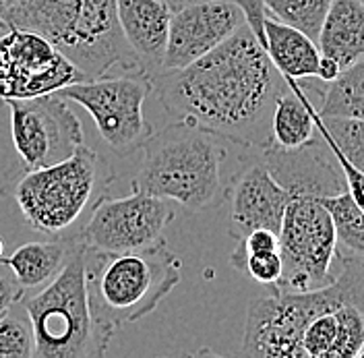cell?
Here are the masks:
<instances>
[{
    "instance_id": "cell-1",
    "label": "cell",
    "mask_w": 364,
    "mask_h": 358,
    "mask_svg": "<svg viewBox=\"0 0 364 358\" xmlns=\"http://www.w3.org/2000/svg\"><path fill=\"white\" fill-rule=\"evenodd\" d=\"M164 110L226 141L263 149L272 145V116L288 81L249 25L199 60L151 77Z\"/></svg>"
},
{
    "instance_id": "cell-2",
    "label": "cell",
    "mask_w": 364,
    "mask_h": 358,
    "mask_svg": "<svg viewBox=\"0 0 364 358\" xmlns=\"http://www.w3.org/2000/svg\"><path fill=\"white\" fill-rule=\"evenodd\" d=\"M0 27L46 38L85 79L104 77L118 65L136 70L118 25L116 0H17L0 17Z\"/></svg>"
},
{
    "instance_id": "cell-3",
    "label": "cell",
    "mask_w": 364,
    "mask_h": 358,
    "mask_svg": "<svg viewBox=\"0 0 364 358\" xmlns=\"http://www.w3.org/2000/svg\"><path fill=\"white\" fill-rule=\"evenodd\" d=\"M222 137L186 120L151 133L143 149L133 189L172 199L186 211H203L226 199L222 162L226 147Z\"/></svg>"
},
{
    "instance_id": "cell-4",
    "label": "cell",
    "mask_w": 364,
    "mask_h": 358,
    "mask_svg": "<svg viewBox=\"0 0 364 358\" xmlns=\"http://www.w3.org/2000/svg\"><path fill=\"white\" fill-rule=\"evenodd\" d=\"M333 280L313 290H279L252 298L247 311L240 354L259 358H304L302 334L321 313L358 305L364 309V259L341 255Z\"/></svg>"
},
{
    "instance_id": "cell-5",
    "label": "cell",
    "mask_w": 364,
    "mask_h": 358,
    "mask_svg": "<svg viewBox=\"0 0 364 358\" xmlns=\"http://www.w3.org/2000/svg\"><path fill=\"white\" fill-rule=\"evenodd\" d=\"M83 268L91 311L112 334L154 313L181 282V261L164 241L120 253L83 246Z\"/></svg>"
},
{
    "instance_id": "cell-6",
    "label": "cell",
    "mask_w": 364,
    "mask_h": 358,
    "mask_svg": "<svg viewBox=\"0 0 364 358\" xmlns=\"http://www.w3.org/2000/svg\"><path fill=\"white\" fill-rule=\"evenodd\" d=\"M25 311L38 358H100L108 352L114 334L91 311L83 245L77 238L65 268L25 302Z\"/></svg>"
},
{
    "instance_id": "cell-7",
    "label": "cell",
    "mask_w": 364,
    "mask_h": 358,
    "mask_svg": "<svg viewBox=\"0 0 364 358\" xmlns=\"http://www.w3.org/2000/svg\"><path fill=\"white\" fill-rule=\"evenodd\" d=\"M114 180V168L93 149L81 145L54 166L25 170L13 197L33 230L60 238L102 197Z\"/></svg>"
},
{
    "instance_id": "cell-8",
    "label": "cell",
    "mask_w": 364,
    "mask_h": 358,
    "mask_svg": "<svg viewBox=\"0 0 364 358\" xmlns=\"http://www.w3.org/2000/svg\"><path fill=\"white\" fill-rule=\"evenodd\" d=\"M277 236L284 271L275 288L313 290L333 280L338 238L333 220L321 199L290 197Z\"/></svg>"
},
{
    "instance_id": "cell-9",
    "label": "cell",
    "mask_w": 364,
    "mask_h": 358,
    "mask_svg": "<svg viewBox=\"0 0 364 358\" xmlns=\"http://www.w3.org/2000/svg\"><path fill=\"white\" fill-rule=\"evenodd\" d=\"M151 90V77L136 73L133 77L83 79L56 93L85 108L108 147L118 156H129L141 149L145 139L154 133L143 114L145 98Z\"/></svg>"
},
{
    "instance_id": "cell-10",
    "label": "cell",
    "mask_w": 364,
    "mask_h": 358,
    "mask_svg": "<svg viewBox=\"0 0 364 358\" xmlns=\"http://www.w3.org/2000/svg\"><path fill=\"white\" fill-rule=\"evenodd\" d=\"M13 145L25 170L54 166L83 145V127L60 93L9 100Z\"/></svg>"
},
{
    "instance_id": "cell-11",
    "label": "cell",
    "mask_w": 364,
    "mask_h": 358,
    "mask_svg": "<svg viewBox=\"0 0 364 358\" xmlns=\"http://www.w3.org/2000/svg\"><path fill=\"white\" fill-rule=\"evenodd\" d=\"M174 216L176 211L168 199L133 189L129 197H102L75 238L97 251H139L164 241V230Z\"/></svg>"
},
{
    "instance_id": "cell-12",
    "label": "cell",
    "mask_w": 364,
    "mask_h": 358,
    "mask_svg": "<svg viewBox=\"0 0 364 358\" xmlns=\"http://www.w3.org/2000/svg\"><path fill=\"white\" fill-rule=\"evenodd\" d=\"M85 75L46 38L17 27L0 33V100L56 93Z\"/></svg>"
},
{
    "instance_id": "cell-13",
    "label": "cell",
    "mask_w": 364,
    "mask_h": 358,
    "mask_svg": "<svg viewBox=\"0 0 364 358\" xmlns=\"http://www.w3.org/2000/svg\"><path fill=\"white\" fill-rule=\"evenodd\" d=\"M240 25H245V15L234 0H199L176 6L161 70L188 67L226 42Z\"/></svg>"
},
{
    "instance_id": "cell-14",
    "label": "cell",
    "mask_w": 364,
    "mask_h": 358,
    "mask_svg": "<svg viewBox=\"0 0 364 358\" xmlns=\"http://www.w3.org/2000/svg\"><path fill=\"white\" fill-rule=\"evenodd\" d=\"M261 159L290 197L302 195L325 199L348 189L338 162H331V149L318 131L315 139L294 149H284L272 143L261 149Z\"/></svg>"
},
{
    "instance_id": "cell-15",
    "label": "cell",
    "mask_w": 364,
    "mask_h": 358,
    "mask_svg": "<svg viewBox=\"0 0 364 358\" xmlns=\"http://www.w3.org/2000/svg\"><path fill=\"white\" fill-rule=\"evenodd\" d=\"M226 197L230 199L228 232L234 241L245 238L257 228L279 232L284 211L290 203V193L275 182L261 156L234 174Z\"/></svg>"
},
{
    "instance_id": "cell-16",
    "label": "cell",
    "mask_w": 364,
    "mask_h": 358,
    "mask_svg": "<svg viewBox=\"0 0 364 358\" xmlns=\"http://www.w3.org/2000/svg\"><path fill=\"white\" fill-rule=\"evenodd\" d=\"M116 15L136 70L149 77L161 73L172 19L168 0H116Z\"/></svg>"
},
{
    "instance_id": "cell-17",
    "label": "cell",
    "mask_w": 364,
    "mask_h": 358,
    "mask_svg": "<svg viewBox=\"0 0 364 358\" xmlns=\"http://www.w3.org/2000/svg\"><path fill=\"white\" fill-rule=\"evenodd\" d=\"M364 350V309L343 305L315 317L302 334L304 358H358Z\"/></svg>"
},
{
    "instance_id": "cell-18",
    "label": "cell",
    "mask_w": 364,
    "mask_h": 358,
    "mask_svg": "<svg viewBox=\"0 0 364 358\" xmlns=\"http://www.w3.org/2000/svg\"><path fill=\"white\" fill-rule=\"evenodd\" d=\"M318 52L333 58L341 70L364 56L363 0H331L317 36Z\"/></svg>"
},
{
    "instance_id": "cell-19",
    "label": "cell",
    "mask_w": 364,
    "mask_h": 358,
    "mask_svg": "<svg viewBox=\"0 0 364 358\" xmlns=\"http://www.w3.org/2000/svg\"><path fill=\"white\" fill-rule=\"evenodd\" d=\"M265 52L272 58L275 68L284 75V79H311L317 73L321 58L317 42L309 38L304 31L296 29L288 23L265 17Z\"/></svg>"
},
{
    "instance_id": "cell-20",
    "label": "cell",
    "mask_w": 364,
    "mask_h": 358,
    "mask_svg": "<svg viewBox=\"0 0 364 358\" xmlns=\"http://www.w3.org/2000/svg\"><path fill=\"white\" fill-rule=\"evenodd\" d=\"M73 248L75 238L67 241L63 236L52 243H27L13 255L0 257V263L13 271L21 290H40L65 268Z\"/></svg>"
},
{
    "instance_id": "cell-21",
    "label": "cell",
    "mask_w": 364,
    "mask_h": 358,
    "mask_svg": "<svg viewBox=\"0 0 364 358\" xmlns=\"http://www.w3.org/2000/svg\"><path fill=\"white\" fill-rule=\"evenodd\" d=\"M286 81L288 90L277 98L273 108L272 143L284 149H294L317 137V110L296 79Z\"/></svg>"
},
{
    "instance_id": "cell-22",
    "label": "cell",
    "mask_w": 364,
    "mask_h": 358,
    "mask_svg": "<svg viewBox=\"0 0 364 358\" xmlns=\"http://www.w3.org/2000/svg\"><path fill=\"white\" fill-rule=\"evenodd\" d=\"M317 112L321 116L364 118V56L352 67L343 68L340 77L329 83Z\"/></svg>"
},
{
    "instance_id": "cell-23",
    "label": "cell",
    "mask_w": 364,
    "mask_h": 358,
    "mask_svg": "<svg viewBox=\"0 0 364 358\" xmlns=\"http://www.w3.org/2000/svg\"><path fill=\"white\" fill-rule=\"evenodd\" d=\"M321 203L333 220L338 246H343L346 255L364 259V211L352 193L346 189L338 195L321 199Z\"/></svg>"
},
{
    "instance_id": "cell-24",
    "label": "cell",
    "mask_w": 364,
    "mask_h": 358,
    "mask_svg": "<svg viewBox=\"0 0 364 358\" xmlns=\"http://www.w3.org/2000/svg\"><path fill=\"white\" fill-rule=\"evenodd\" d=\"M317 131L333 154H340L364 172V118H341L315 114Z\"/></svg>"
},
{
    "instance_id": "cell-25",
    "label": "cell",
    "mask_w": 364,
    "mask_h": 358,
    "mask_svg": "<svg viewBox=\"0 0 364 358\" xmlns=\"http://www.w3.org/2000/svg\"><path fill=\"white\" fill-rule=\"evenodd\" d=\"M263 4L269 17L292 25L317 42L321 23L331 0H263Z\"/></svg>"
},
{
    "instance_id": "cell-26",
    "label": "cell",
    "mask_w": 364,
    "mask_h": 358,
    "mask_svg": "<svg viewBox=\"0 0 364 358\" xmlns=\"http://www.w3.org/2000/svg\"><path fill=\"white\" fill-rule=\"evenodd\" d=\"M0 358H36V342L29 319L0 315Z\"/></svg>"
},
{
    "instance_id": "cell-27",
    "label": "cell",
    "mask_w": 364,
    "mask_h": 358,
    "mask_svg": "<svg viewBox=\"0 0 364 358\" xmlns=\"http://www.w3.org/2000/svg\"><path fill=\"white\" fill-rule=\"evenodd\" d=\"M238 271H245L249 278H252L255 282L259 284H265V286H275L282 278V257H279V251H269V253H255V255H247L240 265Z\"/></svg>"
},
{
    "instance_id": "cell-28",
    "label": "cell",
    "mask_w": 364,
    "mask_h": 358,
    "mask_svg": "<svg viewBox=\"0 0 364 358\" xmlns=\"http://www.w3.org/2000/svg\"><path fill=\"white\" fill-rule=\"evenodd\" d=\"M331 154H333V152H331ZM333 157H336L341 174H343V179H346L348 191L352 193V197L356 199V203L360 205V209L364 211V172L356 170V168H354L348 159H343L340 154H333Z\"/></svg>"
},
{
    "instance_id": "cell-29",
    "label": "cell",
    "mask_w": 364,
    "mask_h": 358,
    "mask_svg": "<svg viewBox=\"0 0 364 358\" xmlns=\"http://www.w3.org/2000/svg\"><path fill=\"white\" fill-rule=\"evenodd\" d=\"M23 290L11 278H0V315L9 313L11 307L21 298Z\"/></svg>"
},
{
    "instance_id": "cell-30",
    "label": "cell",
    "mask_w": 364,
    "mask_h": 358,
    "mask_svg": "<svg viewBox=\"0 0 364 358\" xmlns=\"http://www.w3.org/2000/svg\"><path fill=\"white\" fill-rule=\"evenodd\" d=\"M341 73V67L333 60V58H329V56H323L321 54V58H318L317 63V73H315V77L321 79V81H325V83H331L333 79H338Z\"/></svg>"
},
{
    "instance_id": "cell-31",
    "label": "cell",
    "mask_w": 364,
    "mask_h": 358,
    "mask_svg": "<svg viewBox=\"0 0 364 358\" xmlns=\"http://www.w3.org/2000/svg\"><path fill=\"white\" fill-rule=\"evenodd\" d=\"M15 2H17V0H0V17H2V15H4V11H6L11 4H15Z\"/></svg>"
},
{
    "instance_id": "cell-32",
    "label": "cell",
    "mask_w": 364,
    "mask_h": 358,
    "mask_svg": "<svg viewBox=\"0 0 364 358\" xmlns=\"http://www.w3.org/2000/svg\"><path fill=\"white\" fill-rule=\"evenodd\" d=\"M2 255H4V241L0 238V257H2Z\"/></svg>"
},
{
    "instance_id": "cell-33",
    "label": "cell",
    "mask_w": 364,
    "mask_h": 358,
    "mask_svg": "<svg viewBox=\"0 0 364 358\" xmlns=\"http://www.w3.org/2000/svg\"><path fill=\"white\" fill-rule=\"evenodd\" d=\"M363 4H364V0H363Z\"/></svg>"
}]
</instances>
